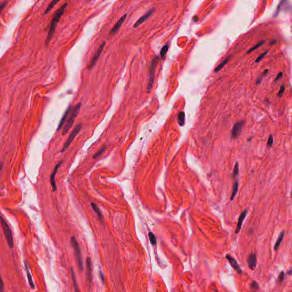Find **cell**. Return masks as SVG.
<instances>
[{"instance_id":"1","label":"cell","mask_w":292,"mask_h":292,"mask_svg":"<svg viewBox=\"0 0 292 292\" xmlns=\"http://www.w3.org/2000/svg\"><path fill=\"white\" fill-rule=\"evenodd\" d=\"M67 5V3L64 4L62 6H61L54 13V16L53 17L52 20H51V23H50L49 30L48 33V35H47V37H46V41H45V44H46V46H48L49 45L50 41H51V38H52V37H53V35L54 34V32H55L57 25L58 24V22L59 21L60 19H61V17H62V16L64 13L65 10L66 8Z\"/></svg>"},{"instance_id":"2","label":"cell","mask_w":292,"mask_h":292,"mask_svg":"<svg viewBox=\"0 0 292 292\" xmlns=\"http://www.w3.org/2000/svg\"><path fill=\"white\" fill-rule=\"evenodd\" d=\"M81 103H79L76 105H75L73 109H71L70 113L69 114V117H68L67 122H66V123L65 125V127L63 129V131H62V135H65V134H67L68 130L72 127L76 117H77V115H78V114L79 112V110L81 109Z\"/></svg>"},{"instance_id":"3","label":"cell","mask_w":292,"mask_h":292,"mask_svg":"<svg viewBox=\"0 0 292 292\" xmlns=\"http://www.w3.org/2000/svg\"><path fill=\"white\" fill-rule=\"evenodd\" d=\"M0 223L1 224L5 237L8 242L9 247L11 249H13L14 247V242H13V238L12 231L7 222L1 215H0Z\"/></svg>"},{"instance_id":"4","label":"cell","mask_w":292,"mask_h":292,"mask_svg":"<svg viewBox=\"0 0 292 292\" xmlns=\"http://www.w3.org/2000/svg\"><path fill=\"white\" fill-rule=\"evenodd\" d=\"M157 62H158V58H154L152 59V62L151 63L149 71V82H148V87H147L148 92H150L151 91V89L153 86Z\"/></svg>"},{"instance_id":"5","label":"cell","mask_w":292,"mask_h":292,"mask_svg":"<svg viewBox=\"0 0 292 292\" xmlns=\"http://www.w3.org/2000/svg\"><path fill=\"white\" fill-rule=\"evenodd\" d=\"M81 128H82L81 127V125H77L75 126V128L72 131V132L71 133V134L69 135V136L68 137L65 143V144L63 145V148L62 149V150H61L62 152H65V151L67 150V148L68 147V146L70 145V144L73 141V140L74 139L75 137L76 136V135L81 131Z\"/></svg>"},{"instance_id":"6","label":"cell","mask_w":292,"mask_h":292,"mask_svg":"<svg viewBox=\"0 0 292 292\" xmlns=\"http://www.w3.org/2000/svg\"><path fill=\"white\" fill-rule=\"evenodd\" d=\"M70 242H71V245H72V247L74 250V252H75L76 257L78 260L79 267L81 270H82L83 269V264H82V257H81V251H80L79 245H78L77 241L75 239L74 237H72L71 238Z\"/></svg>"},{"instance_id":"7","label":"cell","mask_w":292,"mask_h":292,"mask_svg":"<svg viewBox=\"0 0 292 292\" xmlns=\"http://www.w3.org/2000/svg\"><path fill=\"white\" fill-rule=\"evenodd\" d=\"M243 125H244L243 121L238 122L234 124L231 132L232 139H236L239 137V136L241 134Z\"/></svg>"},{"instance_id":"8","label":"cell","mask_w":292,"mask_h":292,"mask_svg":"<svg viewBox=\"0 0 292 292\" xmlns=\"http://www.w3.org/2000/svg\"><path fill=\"white\" fill-rule=\"evenodd\" d=\"M105 42H103L101 44L99 48H98V49L97 51V52L95 53V54H94V56H93L92 58V61L89 64V67L90 68H92V67H94L95 66V65L97 63L98 59L100 57V54L102 52V51L103 50L104 48H105Z\"/></svg>"},{"instance_id":"9","label":"cell","mask_w":292,"mask_h":292,"mask_svg":"<svg viewBox=\"0 0 292 292\" xmlns=\"http://www.w3.org/2000/svg\"><path fill=\"white\" fill-rule=\"evenodd\" d=\"M226 259V260L228 261V262H229V264H231V267H233L234 269V270L237 273H239V274H241L242 273V270L241 269V267H240L239 265L238 264L237 261L234 259V257H232L229 254H227L225 256Z\"/></svg>"},{"instance_id":"10","label":"cell","mask_w":292,"mask_h":292,"mask_svg":"<svg viewBox=\"0 0 292 292\" xmlns=\"http://www.w3.org/2000/svg\"><path fill=\"white\" fill-rule=\"evenodd\" d=\"M62 162H61L56 166V167L54 168V169H53V171L51 174V176H50V182H51V186L53 188V191L54 192H55L57 190V185H56V182H55V176L56 175L57 171H58L59 167L61 166V165L62 164Z\"/></svg>"},{"instance_id":"11","label":"cell","mask_w":292,"mask_h":292,"mask_svg":"<svg viewBox=\"0 0 292 292\" xmlns=\"http://www.w3.org/2000/svg\"><path fill=\"white\" fill-rule=\"evenodd\" d=\"M154 11H155L154 9H151L149 12H147L145 14H144L143 16L139 18L138 19V20L135 23V24L134 25V27L136 28V27H138L139 25H141L144 22H145L153 14Z\"/></svg>"},{"instance_id":"12","label":"cell","mask_w":292,"mask_h":292,"mask_svg":"<svg viewBox=\"0 0 292 292\" xmlns=\"http://www.w3.org/2000/svg\"><path fill=\"white\" fill-rule=\"evenodd\" d=\"M248 266L251 270H255L257 265V256L256 254L252 253L249 255L248 257Z\"/></svg>"},{"instance_id":"13","label":"cell","mask_w":292,"mask_h":292,"mask_svg":"<svg viewBox=\"0 0 292 292\" xmlns=\"http://www.w3.org/2000/svg\"><path fill=\"white\" fill-rule=\"evenodd\" d=\"M126 17H127V15L126 14H124L122 17L120 18V19L117 21V23L115 24V25L113 26V27L111 29V30H110V34H114L117 33L118 30L120 27L121 25L123 24V23L125 21Z\"/></svg>"},{"instance_id":"14","label":"cell","mask_w":292,"mask_h":292,"mask_svg":"<svg viewBox=\"0 0 292 292\" xmlns=\"http://www.w3.org/2000/svg\"><path fill=\"white\" fill-rule=\"evenodd\" d=\"M247 213H248L247 210H244L242 212V213H241L240 217L239 218L237 224L236 229H235V234H238L240 232V231L241 230V228H242V223L244 221V220L245 217H246V216L247 215Z\"/></svg>"},{"instance_id":"15","label":"cell","mask_w":292,"mask_h":292,"mask_svg":"<svg viewBox=\"0 0 292 292\" xmlns=\"http://www.w3.org/2000/svg\"><path fill=\"white\" fill-rule=\"evenodd\" d=\"M71 106H70L68 108H67V110L65 111L64 115H63V117L62 118V119H61V121L59 123L58 126V128H57V131H59L60 130V129L62 128V127L63 125L65 122L66 121V119H67V118L69 116V114L70 113V111L71 110Z\"/></svg>"},{"instance_id":"16","label":"cell","mask_w":292,"mask_h":292,"mask_svg":"<svg viewBox=\"0 0 292 292\" xmlns=\"http://www.w3.org/2000/svg\"><path fill=\"white\" fill-rule=\"evenodd\" d=\"M25 270H26V275H27V280H28V282H29V285L30 286L31 288L34 289V288H35V285H34V284L33 280V278H32V276L30 274V272L29 270V267H28V264L25 262Z\"/></svg>"},{"instance_id":"17","label":"cell","mask_w":292,"mask_h":292,"mask_svg":"<svg viewBox=\"0 0 292 292\" xmlns=\"http://www.w3.org/2000/svg\"><path fill=\"white\" fill-rule=\"evenodd\" d=\"M284 235H285V231L283 230L280 234V235H279V236H278V239L275 242V245L274 246V249L275 251H277V249H278L281 243L284 239Z\"/></svg>"},{"instance_id":"18","label":"cell","mask_w":292,"mask_h":292,"mask_svg":"<svg viewBox=\"0 0 292 292\" xmlns=\"http://www.w3.org/2000/svg\"><path fill=\"white\" fill-rule=\"evenodd\" d=\"M177 122L180 126H183L185 124V113L180 111L177 114Z\"/></svg>"},{"instance_id":"19","label":"cell","mask_w":292,"mask_h":292,"mask_svg":"<svg viewBox=\"0 0 292 292\" xmlns=\"http://www.w3.org/2000/svg\"><path fill=\"white\" fill-rule=\"evenodd\" d=\"M238 188H239V182L237 181V180H236L234 182V185H233V191H232V194H231V198H230V200H233L237 192V191H238Z\"/></svg>"},{"instance_id":"20","label":"cell","mask_w":292,"mask_h":292,"mask_svg":"<svg viewBox=\"0 0 292 292\" xmlns=\"http://www.w3.org/2000/svg\"><path fill=\"white\" fill-rule=\"evenodd\" d=\"M61 0H53L50 3V4L49 5V6H48V8L46 9L45 12H44V14H47L49 12H50V11L51 10V9L54 8V6L59 1H60Z\"/></svg>"},{"instance_id":"21","label":"cell","mask_w":292,"mask_h":292,"mask_svg":"<svg viewBox=\"0 0 292 292\" xmlns=\"http://www.w3.org/2000/svg\"><path fill=\"white\" fill-rule=\"evenodd\" d=\"M92 208L93 209V210L96 212V213L97 214L98 216L99 217V220H102V218H103V216H102V213L100 212V209L99 208L97 207V205L94 204V203H92Z\"/></svg>"},{"instance_id":"22","label":"cell","mask_w":292,"mask_h":292,"mask_svg":"<svg viewBox=\"0 0 292 292\" xmlns=\"http://www.w3.org/2000/svg\"><path fill=\"white\" fill-rule=\"evenodd\" d=\"M86 267L88 271V275H89L90 278H91V273H92V261L90 257H87L86 261Z\"/></svg>"},{"instance_id":"23","label":"cell","mask_w":292,"mask_h":292,"mask_svg":"<svg viewBox=\"0 0 292 292\" xmlns=\"http://www.w3.org/2000/svg\"><path fill=\"white\" fill-rule=\"evenodd\" d=\"M229 59H230L229 58H227L225 59V60H224L222 62H221L217 66V67H216V68L214 70V71L215 72H217V71H220L228 63V62L229 61Z\"/></svg>"},{"instance_id":"24","label":"cell","mask_w":292,"mask_h":292,"mask_svg":"<svg viewBox=\"0 0 292 292\" xmlns=\"http://www.w3.org/2000/svg\"><path fill=\"white\" fill-rule=\"evenodd\" d=\"M168 45H164L162 48V49L160 50V56L162 57V58H164L166 56V54H167V51H168Z\"/></svg>"},{"instance_id":"25","label":"cell","mask_w":292,"mask_h":292,"mask_svg":"<svg viewBox=\"0 0 292 292\" xmlns=\"http://www.w3.org/2000/svg\"><path fill=\"white\" fill-rule=\"evenodd\" d=\"M149 239H150V241L151 243L152 244V245H155L156 244V242H157V241H156V237L154 235V234L152 232H150L149 234Z\"/></svg>"},{"instance_id":"26","label":"cell","mask_w":292,"mask_h":292,"mask_svg":"<svg viewBox=\"0 0 292 292\" xmlns=\"http://www.w3.org/2000/svg\"><path fill=\"white\" fill-rule=\"evenodd\" d=\"M264 42H264V41L259 42V43H257L256 45H255L253 47H252V48H250V49L248 51V52H247V53H249L250 52H252V51H253L256 50V49H257V48H259L260 46H261V45H262L264 43Z\"/></svg>"},{"instance_id":"27","label":"cell","mask_w":292,"mask_h":292,"mask_svg":"<svg viewBox=\"0 0 292 292\" xmlns=\"http://www.w3.org/2000/svg\"><path fill=\"white\" fill-rule=\"evenodd\" d=\"M239 163L237 162H236V164H235V165H234V171H233V173H232V177H234L236 176L238 174V173H239Z\"/></svg>"},{"instance_id":"28","label":"cell","mask_w":292,"mask_h":292,"mask_svg":"<svg viewBox=\"0 0 292 292\" xmlns=\"http://www.w3.org/2000/svg\"><path fill=\"white\" fill-rule=\"evenodd\" d=\"M250 288L252 290H257L259 288V284L256 281H253L250 284Z\"/></svg>"},{"instance_id":"29","label":"cell","mask_w":292,"mask_h":292,"mask_svg":"<svg viewBox=\"0 0 292 292\" xmlns=\"http://www.w3.org/2000/svg\"><path fill=\"white\" fill-rule=\"evenodd\" d=\"M71 275H72V278H73V283H74V287H75V291H78V286H77V284H76V279H75V274H74V272L73 269H71Z\"/></svg>"},{"instance_id":"30","label":"cell","mask_w":292,"mask_h":292,"mask_svg":"<svg viewBox=\"0 0 292 292\" xmlns=\"http://www.w3.org/2000/svg\"><path fill=\"white\" fill-rule=\"evenodd\" d=\"M105 150H106V147L102 148L97 153H95V154L93 156V158H97L99 157V156H100L105 151Z\"/></svg>"},{"instance_id":"31","label":"cell","mask_w":292,"mask_h":292,"mask_svg":"<svg viewBox=\"0 0 292 292\" xmlns=\"http://www.w3.org/2000/svg\"><path fill=\"white\" fill-rule=\"evenodd\" d=\"M267 51H266L265 52H264L263 53H262L261 54H260L259 56V57L257 58V59H256L255 61V62L256 63H258L259 62H260L262 59L264 58L265 57V56L267 55Z\"/></svg>"},{"instance_id":"32","label":"cell","mask_w":292,"mask_h":292,"mask_svg":"<svg viewBox=\"0 0 292 292\" xmlns=\"http://www.w3.org/2000/svg\"><path fill=\"white\" fill-rule=\"evenodd\" d=\"M285 278V274L284 273V272H281L280 274V275H278V283H281L282 282L284 281V279Z\"/></svg>"},{"instance_id":"33","label":"cell","mask_w":292,"mask_h":292,"mask_svg":"<svg viewBox=\"0 0 292 292\" xmlns=\"http://www.w3.org/2000/svg\"><path fill=\"white\" fill-rule=\"evenodd\" d=\"M7 3H8L7 1H4L0 2V14L2 13V12L3 11V10L6 7Z\"/></svg>"},{"instance_id":"34","label":"cell","mask_w":292,"mask_h":292,"mask_svg":"<svg viewBox=\"0 0 292 292\" xmlns=\"http://www.w3.org/2000/svg\"><path fill=\"white\" fill-rule=\"evenodd\" d=\"M273 143V136L272 135H270L269 138H268V139H267V147H270L272 145Z\"/></svg>"},{"instance_id":"35","label":"cell","mask_w":292,"mask_h":292,"mask_svg":"<svg viewBox=\"0 0 292 292\" xmlns=\"http://www.w3.org/2000/svg\"><path fill=\"white\" fill-rule=\"evenodd\" d=\"M285 86L284 84H283L281 87H280V89L279 90V92H278V95L280 97H281L283 95V94H284V92H285Z\"/></svg>"},{"instance_id":"36","label":"cell","mask_w":292,"mask_h":292,"mask_svg":"<svg viewBox=\"0 0 292 292\" xmlns=\"http://www.w3.org/2000/svg\"><path fill=\"white\" fill-rule=\"evenodd\" d=\"M4 291V284L3 283L2 277L0 275V292H3Z\"/></svg>"},{"instance_id":"37","label":"cell","mask_w":292,"mask_h":292,"mask_svg":"<svg viewBox=\"0 0 292 292\" xmlns=\"http://www.w3.org/2000/svg\"><path fill=\"white\" fill-rule=\"evenodd\" d=\"M283 73L282 72H280L278 74V75L277 76V77L275 78V82H277L278 81H279L281 78H282L283 77Z\"/></svg>"},{"instance_id":"38","label":"cell","mask_w":292,"mask_h":292,"mask_svg":"<svg viewBox=\"0 0 292 292\" xmlns=\"http://www.w3.org/2000/svg\"><path fill=\"white\" fill-rule=\"evenodd\" d=\"M99 273H100V277L102 278V281L104 283L105 281V277H104V275L103 273V272L102 271H99Z\"/></svg>"},{"instance_id":"39","label":"cell","mask_w":292,"mask_h":292,"mask_svg":"<svg viewBox=\"0 0 292 292\" xmlns=\"http://www.w3.org/2000/svg\"><path fill=\"white\" fill-rule=\"evenodd\" d=\"M2 168H3V163H0V174L2 170Z\"/></svg>"},{"instance_id":"40","label":"cell","mask_w":292,"mask_h":292,"mask_svg":"<svg viewBox=\"0 0 292 292\" xmlns=\"http://www.w3.org/2000/svg\"><path fill=\"white\" fill-rule=\"evenodd\" d=\"M288 273H289V275H291L292 274V270H290V271H289V272H288Z\"/></svg>"}]
</instances>
